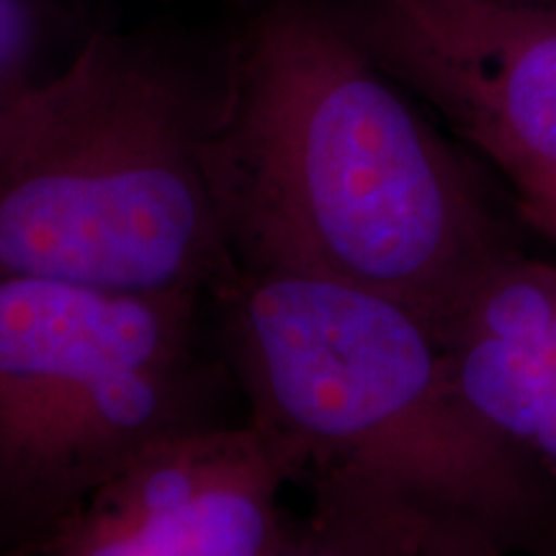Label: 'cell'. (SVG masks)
<instances>
[{"instance_id": "5", "label": "cell", "mask_w": 556, "mask_h": 556, "mask_svg": "<svg viewBox=\"0 0 556 556\" xmlns=\"http://www.w3.org/2000/svg\"><path fill=\"white\" fill-rule=\"evenodd\" d=\"M274 441L250 417L137 456L52 533V556H274L287 539Z\"/></svg>"}, {"instance_id": "11", "label": "cell", "mask_w": 556, "mask_h": 556, "mask_svg": "<svg viewBox=\"0 0 556 556\" xmlns=\"http://www.w3.org/2000/svg\"><path fill=\"white\" fill-rule=\"evenodd\" d=\"M420 556H556V548L546 552H526V554H464V552H446V548H428Z\"/></svg>"}, {"instance_id": "8", "label": "cell", "mask_w": 556, "mask_h": 556, "mask_svg": "<svg viewBox=\"0 0 556 556\" xmlns=\"http://www.w3.org/2000/svg\"><path fill=\"white\" fill-rule=\"evenodd\" d=\"M309 490V516L274 556H420L435 546L426 523L392 500L345 482Z\"/></svg>"}, {"instance_id": "3", "label": "cell", "mask_w": 556, "mask_h": 556, "mask_svg": "<svg viewBox=\"0 0 556 556\" xmlns=\"http://www.w3.org/2000/svg\"><path fill=\"white\" fill-rule=\"evenodd\" d=\"M212 86L99 31L0 119V274L137 296L232 281L204 168Z\"/></svg>"}, {"instance_id": "7", "label": "cell", "mask_w": 556, "mask_h": 556, "mask_svg": "<svg viewBox=\"0 0 556 556\" xmlns=\"http://www.w3.org/2000/svg\"><path fill=\"white\" fill-rule=\"evenodd\" d=\"M438 343L469 413L556 484V266L510 250Z\"/></svg>"}, {"instance_id": "2", "label": "cell", "mask_w": 556, "mask_h": 556, "mask_svg": "<svg viewBox=\"0 0 556 556\" xmlns=\"http://www.w3.org/2000/svg\"><path fill=\"white\" fill-rule=\"evenodd\" d=\"M248 417L291 482H345L464 554L556 548V484L456 394L413 312L312 276L235 270L217 294Z\"/></svg>"}, {"instance_id": "6", "label": "cell", "mask_w": 556, "mask_h": 556, "mask_svg": "<svg viewBox=\"0 0 556 556\" xmlns=\"http://www.w3.org/2000/svg\"><path fill=\"white\" fill-rule=\"evenodd\" d=\"M201 299L137 296L0 274V516L83 389L114 368L193 351Z\"/></svg>"}, {"instance_id": "4", "label": "cell", "mask_w": 556, "mask_h": 556, "mask_svg": "<svg viewBox=\"0 0 556 556\" xmlns=\"http://www.w3.org/2000/svg\"><path fill=\"white\" fill-rule=\"evenodd\" d=\"M332 11L518 191L556 180V0H351Z\"/></svg>"}, {"instance_id": "10", "label": "cell", "mask_w": 556, "mask_h": 556, "mask_svg": "<svg viewBox=\"0 0 556 556\" xmlns=\"http://www.w3.org/2000/svg\"><path fill=\"white\" fill-rule=\"evenodd\" d=\"M520 197L526 199L533 217L556 238V180H544V184L531 186V189L520 191Z\"/></svg>"}, {"instance_id": "9", "label": "cell", "mask_w": 556, "mask_h": 556, "mask_svg": "<svg viewBox=\"0 0 556 556\" xmlns=\"http://www.w3.org/2000/svg\"><path fill=\"white\" fill-rule=\"evenodd\" d=\"M58 18L60 0H0V119L58 67L47 65Z\"/></svg>"}, {"instance_id": "1", "label": "cell", "mask_w": 556, "mask_h": 556, "mask_svg": "<svg viewBox=\"0 0 556 556\" xmlns=\"http://www.w3.org/2000/svg\"><path fill=\"white\" fill-rule=\"evenodd\" d=\"M204 168L235 270L371 291L435 340L510 253L446 139L317 0H268L242 26Z\"/></svg>"}]
</instances>
